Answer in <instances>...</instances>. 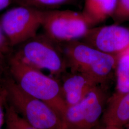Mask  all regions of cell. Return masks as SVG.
Wrapping results in <instances>:
<instances>
[{
	"mask_svg": "<svg viewBox=\"0 0 129 129\" xmlns=\"http://www.w3.org/2000/svg\"><path fill=\"white\" fill-rule=\"evenodd\" d=\"M8 67L11 78L19 88L28 95L51 106L63 120L68 106L61 83L41 70L24 63L13 55L9 58Z\"/></svg>",
	"mask_w": 129,
	"mask_h": 129,
	"instance_id": "cell-1",
	"label": "cell"
},
{
	"mask_svg": "<svg viewBox=\"0 0 129 129\" xmlns=\"http://www.w3.org/2000/svg\"><path fill=\"white\" fill-rule=\"evenodd\" d=\"M61 45L71 71L87 74L99 84H108L119 56L104 53L79 40Z\"/></svg>",
	"mask_w": 129,
	"mask_h": 129,
	"instance_id": "cell-2",
	"label": "cell"
},
{
	"mask_svg": "<svg viewBox=\"0 0 129 129\" xmlns=\"http://www.w3.org/2000/svg\"><path fill=\"white\" fill-rule=\"evenodd\" d=\"M2 82L10 104L28 123L37 129H65L62 118L51 106L25 93L11 77Z\"/></svg>",
	"mask_w": 129,
	"mask_h": 129,
	"instance_id": "cell-3",
	"label": "cell"
},
{
	"mask_svg": "<svg viewBox=\"0 0 129 129\" xmlns=\"http://www.w3.org/2000/svg\"><path fill=\"white\" fill-rule=\"evenodd\" d=\"M17 47L13 55L36 69L46 70L52 75L59 76L68 69L61 45L44 34H37Z\"/></svg>",
	"mask_w": 129,
	"mask_h": 129,
	"instance_id": "cell-4",
	"label": "cell"
},
{
	"mask_svg": "<svg viewBox=\"0 0 129 129\" xmlns=\"http://www.w3.org/2000/svg\"><path fill=\"white\" fill-rule=\"evenodd\" d=\"M45 11L19 5L1 16V28L11 47L17 46L37 35L42 26Z\"/></svg>",
	"mask_w": 129,
	"mask_h": 129,
	"instance_id": "cell-5",
	"label": "cell"
},
{
	"mask_svg": "<svg viewBox=\"0 0 129 129\" xmlns=\"http://www.w3.org/2000/svg\"><path fill=\"white\" fill-rule=\"evenodd\" d=\"M42 27L47 37L63 44L81 39L91 27L81 12L45 10Z\"/></svg>",
	"mask_w": 129,
	"mask_h": 129,
	"instance_id": "cell-6",
	"label": "cell"
},
{
	"mask_svg": "<svg viewBox=\"0 0 129 129\" xmlns=\"http://www.w3.org/2000/svg\"><path fill=\"white\" fill-rule=\"evenodd\" d=\"M107 85L99 84L78 103L69 106L63 118L65 129H92L97 124L108 98Z\"/></svg>",
	"mask_w": 129,
	"mask_h": 129,
	"instance_id": "cell-7",
	"label": "cell"
},
{
	"mask_svg": "<svg viewBox=\"0 0 129 129\" xmlns=\"http://www.w3.org/2000/svg\"><path fill=\"white\" fill-rule=\"evenodd\" d=\"M81 40L102 52L119 56L129 49V28L115 23L93 27Z\"/></svg>",
	"mask_w": 129,
	"mask_h": 129,
	"instance_id": "cell-8",
	"label": "cell"
},
{
	"mask_svg": "<svg viewBox=\"0 0 129 129\" xmlns=\"http://www.w3.org/2000/svg\"><path fill=\"white\" fill-rule=\"evenodd\" d=\"M99 85L87 74L72 72L64 77L61 83L62 90L69 106L81 101L93 88Z\"/></svg>",
	"mask_w": 129,
	"mask_h": 129,
	"instance_id": "cell-9",
	"label": "cell"
},
{
	"mask_svg": "<svg viewBox=\"0 0 129 129\" xmlns=\"http://www.w3.org/2000/svg\"><path fill=\"white\" fill-rule=\"evenodd\" d=\"M102 116L105 126L122 128L129 123V92L123 95L113 94Z\"/></svg>",
	"mask_w": 129,
	"mask_h": 129,
	"instance_id": "cell-10",
	"label": "cell"
},
{
	"mask_svg": "<svg viewBox=\"0 0 129 129\" xmlns=\"http://www.w3.org/2000/svg\"><path fill=\"white\" fill-rule=\"evenodd\" d=\"M118 0H85L81 12L91 27L112 17Z\"/></svg>",
	"mask_w": 129,
	"mask_h": 129,
	"instance_id": "cell-11",
	"label": "cell"
},
{
	"mask_svg": "<svg viewBox=\"0 0 129 129\" xmlns=\"http://www.w3.org/2000/svg\"><path fill=\"white\" fill-rule=\"evenodd\" d=\"M116 91L114 94L123 95L129 92V49L118 57L116 68Z\"/></svg>",
	"mask_w": 129,
	"mask_h": 129,
	"instance_id": "cell-12",
	"label": "cell"
},
{
	"mask_svg": "<svg viewBox=\"0 0 129 129\" xmlns=\"http://www.w3.org/2000/svg\"><path fill=\"white\" fill-rule=\"evenodd\" d=\"M7 129H37L28 123L11 105H5V121Z\"/></svg>",
	"mask_w": 129,
	"mask_h": 129,
	"instance_id": "cell-13",
	"label": "cell"
},
{
	"mask_svg": "<svg viewBox=\"0 0 129 129\" xmlns=\"http://www.w3.org/2000/svg\"><path fill=\"white\" fill-rule=\"evenodd\" d=\"M115 24L129 21V0H118L112 17Z\"/></svg>",
	"mask_w": 129,
	"mask_h": 129,
	"instance_id": "cell-14",
	"label": "cell"
},
{
	"mask_svg": "<svg viewBox=\"0 0 129 129\" xmlns=\"http://www.w3.org/2000/svg\"><path fill=\"white\" fill-rule=\"evenodd\" d=\"M69 0H33L32 7L40 9L54 8L64 5Z\"/></svg>",
	"mask_w": 129,
	"mask_h": 129,
	"instance_id": "cell-15",
	"label": "cell"
},
{
	"mask_svg": "<svg viewBox=\"0 0 129 129\" xmlns=\"http://www.w3.org/2000/svg\"><path fill=\"white\" fill-rule=\"evenodd\" d=\"M7 101L5 88L0 79V129L5 121V112H4V106Z\"/></svg>",
	"mask_w": 129,
	"mask_h": 129,
	"instance_id": "cell-16",
	"label": "cell"
},
{
	"mask_svg": "<svg viewBox=\"0 0 129 129\" xmlns=\"http://www.w3.org/2000/svg\"><path fill=\"white\" fill-rule=\"evenodd\" d=\"M10 48L11 47L5 37L0 24V52L5 54L10 51Z\"/></svg>",
	"mask_w": 129,
	"mask_h": 129,
	"instance_id": "cell-17",
	"label": "cell"
},
{
	"mask_svg": "<svg viewBox=\"0 0 129 129\" xmlns=\"http://www.w3.org/2000/svg\"><path fill=\"white\" fill-rule=\"evenodd\" d=\"M14 2L15 0H0V11L6 9Z\"/></svg>",
	"mask_w": 129,
	"mask_h": 129,
	"instance_id": "cell-18",
	"label": "cell"
},
{
	"mask_svg": "<svg viewBox=\"0 0 129 129\" xmlns=\"http://www.w3.org/2000/svg\"><path fill=\"white\" fill-rule=\"evenodd\" d=\"M5 54L0 52V79L1 75L4 71V69L5 68Z\"/></svg>",
	"mask_w": 129,
	"mask_h": 129,
	"instance_id": "cell-19",
	"label": "cell"
},
{
	"mask_svg": "<svg viewBox=\"0 0 129 129\" xmlns=\"http://www.w3.org/2000/svg\"><path fill=\"white\" fill-rule=\"evenodd\" d=\"M33 0H15V2L19 5L31 6Z\"/></svg>",
	"mask_w": 129,
	"mask_h": 129,
	"instance_id": "cell-20",
	"label": "cell"
},
{
	"mask_svg": "<svg viewBox=\"0 0 129 129\" xmlns=\"http://www.w3.org/2000/svg\"><path fill=\"white\" fill-rule=\"evenodd\" d=\"M98 129H113L111 127H110V126H105L104 127H101Z\"/></svg>",
	"mask_w": 129,
	"mask_h": 129,
	"instance_id": "cell-21",
	"label": "cell"
},
{
	"mask_svg": "<svg viewBox=\"0 0 129 129\" xmlns=\"http://www.w3.org/2000/svg\"><path fill=\"white\" fill-rule=\"evenodd\" d=\"M127 125V129H129V123L128 124H127L126 125Z\"/></svg>",
	"mask_w": 129,
	"mask_h": 129,
	"instance_id": "cell-22",
	"label": "cell"
}]
</instances>
